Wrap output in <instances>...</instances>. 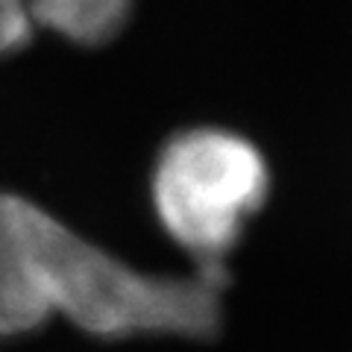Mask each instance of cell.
<instances>
[{
  "label": "cell",
  "mask_w": 352,
  "mask_h": 352,
  "mask_svg": "<svg viewBox=\"0 0 352 352\" xmlns=\"http://www.w3.org/2000/svg\"><path fill=\"white\" fill-rule=\"evenodd\" d=\"M270 194V168L250 138L220 126L182 129L164 141L150 176L159 226L194 264H226Z\"/></svg>",
  "instance_id": "cell-2"
},
{
  "label": "cell",
  "mask_w": 352,
  "mask_h": 352,
  "mask_svg": "<svg viewBox=\"0 0 352 352\" xmlns=\"http://www.w3.org/2000/svg\"><path fill=\"white\" fill-rule=\"evenodd\" d=\"M226 264L147 273L85 241L41 206L0 191V338L53 317L103 338H214L223 323Z\"/></svg>",
  "instance_id": "cell-1"
},
{
  "label": "cell",
  "mask_w": 352,
  "mask_h": 352,
  "mask_svg": "<svg viewBox=\"0 0 352 352\" xmlns=\"http://www.w3.org/2000/svg\"><path fill=\"white\" fill-rule=\"evenodd\" d=\"M132 0H0V56L32 38L38 27L76 44H103L124 30Z\"/></svg>",
  "instance_id": "cell-3"
}]
</instances>
